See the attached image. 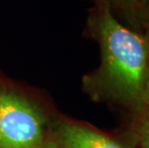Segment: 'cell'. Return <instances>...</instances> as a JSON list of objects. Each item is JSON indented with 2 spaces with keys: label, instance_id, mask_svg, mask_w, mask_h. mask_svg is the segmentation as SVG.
Listing matches in <instances>:
<instances>
[{
  "label": "cell",
  "instance_id": "obj_4",
  "mask_svg": "<svg viewBox=\"0 0 149 148\" xmlns=\"http://www.w3.org/2000/svg\"><path fill=\"white\" fill-rule=\"evenodd\" d=\"M96 1V0H95ZM115 15H120L125 25L132 30L143 34L145 17L139 0H106Z\"/></svg>",
  "mask_w": 149,
  "mask_h": 148
},
{
  "label": "cell",
  "instance_id": "obj_5",
  "mask_svg": "<svg viewBox=\"0 0 149 148\" xmlns=\"http://www.w3.org/2000/svg\"><path fill=\"white\" fill-rule=\"evenodd\" d=\"M132 135L133 142L139 148H149V115L135 118Z\"/></svg>",
  "mask_w": 149,
  "mask_h": 148
},
{
  "label": "cell",
  "instance_id": "obj_10",
  "mask_svg": "<svg viewBox=\"0 0 149 148\" xmlns=\"http://www.w3.org/2000/svg\"><path fill=\"white\" fill-rule=\"evenodd\" d=\"M94 1H95V0H94Z\"/></svg>",
  "mask_w": 149,
  "mask_h": 148
},
{
  "label": "cell",
  "instance_id": "obj_1",
  "mask_svg": "<svg viewBox=\"0 0 149 148\" xmlns=\"http://www.w3.org/2000/svg\"><path fill=\"white\" fill-rule=\"evenodd\" d=\"M88 28L100 49V65L86 75L84 86L95 100L117 104L139 117L146 114L145 82L149 40L123 24L106 0H96Z\"/></svg>",
  "mask_w": 149,
  "mask_h": 148
},
{
  "label": "cell",
  "instance_id": "obj_3",
  "mask_svg": "<svg viewBox=\"0 0 149 148\" xmlns=\"http://www.w3.org/2000/svg\"><path fill=\"white\" fill-rule=\"evenodd\" d=\"M59 135L63 148H139L134 142L127 144L76 122H64L60 126Z\"/></svg>",
  "mask_w": 149,
  "mask_h": 148
},
{
  "label": "cell",
  "instance_id": "obj_6",
  "mask_svg": "<svg viewBox=\"0 0 149 148\" xmlns=\"http://www.w3.org/2000/svg\"><path fill=\"white\" fill-rule=\"evenodd\" d=\"M144 99H145V107H146V114L145 115H149V67H148V71H147L146 82H145Z\"/></svg>",
  "mask_w": 149,
  "mask_h": 148
},
{
  "label": "cell",
  "instance_id": "obj_8",
  "mask_svg": "<svg viewBox=\"0 0 149 148\" xmlns=\"http://www.w3.org/2000/svg\"><path fill=\"white\" fill-rule=\"evenodd\" d=\"M143 35L147 40H149V12L146 15V19H145V24L143 28Z\"/></svg>",
  "mask_w": 149,
  "mask_h": 148
},
{
  "label": "cell",
  "instance_id": "obj_2",
  "mask_svg": "<svg viewBox=\"0 0 149 148\" xmlns=\"http://www.w3.org/2000/svg\"><path fill=\"white\" fill-rule=\"evenodd\" d=\"M42 138L37 109L18 94L0 90V148H36Z\"/></svg>",
  "mask_w": 149,
  "mask_h": 148
},
{
  "label": "cell",
  "instance_id": "obj_7",
  "mask_svg": "<svg viewBox=\"0 0 149 148\" xmlns=\"http://www.w3.org/2000/svg\"><path fill=\"white\" fill-rule=\"evenodd\" d=\"M139 5H141V8L142 10V13L144 15V17L146 19V15L149 12V0H139Z\"/></svg>",
  "mask_w": 149,
  "mask_h": 148
},
{
  "label": "cell",
  "instance_id": "obj_9",
  "mask_svg": "<svg viewBox=\"0 0 149 148\" xmlns=\"http://www.w3.org/2000/svg\"><path fill=\"white\" fill-rule=\"evenodd\" d=\"M36 148H60L57 144L51 143V142H42L39 146H37Z\"/></svg>",
  "mask_w": 149,
  "mask_h": 148
}]
</instances>
